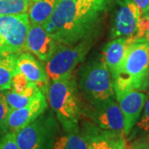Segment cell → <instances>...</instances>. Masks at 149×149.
<instances>
[{
  "mask_svg": "<svg viewBox=\"0 0 149 149\" xmlns=\"http://www.w3.org/2000/svg\"><path fill=\"white\" fill-rule=\"evenodd\" d=\"M102 9L97 0H57L52 16L42 26L60 45H73L90 36Z\"/></svg>",
  "mask_w": 149,
  "mask_h": 149,
  "instance_id": "6da1fadb",
  "label": "cell"
},
{
  "mask_svg": "<svg viewBox=\"0 0 149 149\" xmlns=\"http://www.w3.org/2000/svg\"><path fill=\"white\" fill-rule=\"evenodd\" d=\"M149 42L136 40L128 47L122 64L112 75L115 95L148 89Z\"/></svg>",
  "mask_w": 149,
  "mask_h": 149,
  "instance_id": "7a4b0ae2",
  "label": "cell"
},
{
  "mask_svg": "<svg viewBox=\"0 0 149 149\" xmlns=\"http://www.w3.org/2000/svg\"><path fill=\"white\" fill-rule=\"evenodd\" d=\"M48 101L65 133L79 129L82 109L76 82L71 74L52 81L48 89Z\"/></svg>",
  "mask_w": 149,
  "mask_h": 149,
  "instance_id": "3957f363",
  "label": "cell"
},
{
  "mask_svg": "<svg viewBox=\"0 0 149 149\" xmlns=\"http://www.w3.org/2000/svg\"><path fill=\"white\" fill-rule=\"evenodd\" d=\"M79 84L92 106L116 98L111 73L104 60L85 66L80 74Z\"/></svg>",
  "mask_w": 149,
  "mask_h": 149,
  "instance_id": "277c9868",
  "label": "cell"
},
{
  "mask_svg": "<svg viewBox=\"0 0 149 149\" xmlns=\"http://www.w3.org/2000/svg\"><path fill=\"white\" fill-rule=\"evenodd\" d=\"M92 42L89 36L73 45H59L46 62L45 69L48 80L54 81L72 74L76 65L85 59Z\"/></svg>",
  "mask_w": 149,
  "mask_h": 149,
  "instance_id": "5b68a950",
  "label": "cell"
},
{
  "mask_svg": "<svg viewBox=\"0 0 149 149\" xmlns=\"http://www.w3.org/2000/svg\"><path fill=\"white\" fill-rule=\"evenodd\" d=\"M30 26L27 13L0 16V53L8 56L23 52Z\"/></svg>",
  "mask_w": 149,
  "mask_h": 149,
  "instance_id": "8992f818",
  "label": "cell"
},
{
  "mask_svg": "<svg viewBox=\"0 0 149 149\" xmlns=\"http://www.w3.org/2000/svg\"><path fill=\"white\" fill-rule=\"evenodd\" d=\"M57 131L52 116L40 115L33 122L15 133L18 149H49Z\"/></svg>",
  "mask_w": 149,
  "mask_h": 149,
  "instance_id": "52a82bcc",
  "label": "cell"
},
{
  "mask_svg": "<svg viewBox=\"0 0 149 149\" xmlns=\"http://www.w3.org/2000/svg\"><path fill=\"white\" fill-rule=\"evenodd\" d=\"M115 99L93 106L89 115L91 120L101 130L124 135V119Z\"/></svg>",
  "mask_w": 149,
  "mask_h": 149,
  "instance_id": "ba28073f",
  "label": "cell"
},
{
  "mask_svg": "<svg viewBox=\"0 0 149 149\" xmlns=\"http://www.w3.org/2000/svg\"><path fill=\"white\" fill-rule=\"evenodd\" d=\"M140 12L133 0H122L116 12L111 30V38L129 37L133 42L140 19Z\"/></svg>",
  "mask_w": 149,
  "mask_h": 149,
  "instance_id": "9c48e42d",
  "label": "cell"
},
{
  "mask_svg": "<svg viewBox=\"0 0 149 149\" xmlns=\"http://www.w3.org/2000/svg\"><path fill=\"white\" fill-rule=\"evenodd\" d=\"M60 45L42 25H31L28 30L24 52L34 55L42 62H47Z\"/></svg>",
  "mask_w": 149,
  "mask_h": 149,
  "instance_id": "30bf717a",
  "label": "cell"
},
{
  "mask_svg": "<svg viewBox=\"0 0 149 149\" xmlns=\"http://www.w3.org/2000/svg\"><path fill=\"white\" fill-rule=\"evenodd\" d=\"M47 108L46 96L42 91H39L32 101L26 106L10 110L7 121L8 132H16L28 125L42 115Z\"/></svg>",
  "mask_w": 149,
  "mask_h": 149,
  "instance_id": "8fae6325",
  "label": "cell"
},
{
  "mask_svg": "<svg viewBox=\"0 0 149 149\" xmlns=\"http://www.w3.org/2000/svg\"><path fill=\"white\" fill-rule=\"evenodd\" d=\"M115 97L124 119V136L128 137L142 113L147 96L142 91H130Z\"/></svg>",
  "mask_w": 149,
  "mask_h": 149,
  "instance_id": "7c38bea8",
  "label": "cell"
},
{
  "mask_svg": "<svg viewBox=\"0 0 149 149\" xmlns=\"http://www.w3.org/2000/svg\"><path fill=\"white\" fill-rule=\"evenodd\" d=\"M16 70L17 73L23 74L27 80L37 84V87L42 88L48 81L46 69L42 62L30 52H21L17 55Z\"/></svg>",
  "mask_w": 149,
  "mask_h": 149,
  "instance_id": "4fadbf2b",
  "label": "cell"
},
{
  "mask_svg": "<svg viewBox=\"0 0 149 149\" xmlns=\"http://www.w3.org/2000/svg\"><path fill=\"white\" fill-rule=\"evenodd\" d=\"M132 41L129 37H121L113 39L104 49L103 60L106 63L111 74L117 71L125 57Z\"/></svg>",
  "mask_w": 149,
  "mask_h": 149,
  "instance_id": "5bb4252c",
  "label": "cell"
},
{
  "mask_svg": "<svg viewBox=\"0 0 149 149\" xmlns=\"http://www.w3.org/2000/svg\"><path fill=\"white\" fill-rule=\"evenodd\" d=\"M57 0H34L29 2L27 15L31 25H44L51 17Z\"/></svg>",
  "mask_w": 149,
  "mask_h": 149,
  "instance_id": "9a60e30c",
  "label": "cell"
},
{
  "mask_svg": "<svg viewBox=\"0 0 149 149\" xmlns=\"http://www.w3.org/2000/svg\"><path fill=\"white\" fill-rule=\"evenodd\" d=\"M85 133L89 140L88 149H112L113 139L118 135H123L109 133L95 127H89Z\"/></svg>",
  "mask_w": 149,
  "mask_h": 149,
  "instance_id": "2e32d148",
  "label": "cell"
},
{
  "mask_svg": "<svg viewBox=\"0 0 149 149\" xmlns=\"http://www.w3.org/2000/svg\"><path fill=\"white\" fill-rule=\"evenodd\" d=\"M88 145L86 133H80L78 129L61 137L54 144V149H88Z\"/></svg>",
  "mask_w": 149,
  "mask_h": 149,
  "instance_id": "e0dca14e",
  "label": "cell"
},
{
  "mask_svg": "<svg viewBox=\"0 0 149 149\" xmlns=\"http://www.w3.org/2000/svg\"><path fill=\"white\" fill-rule=\"evenodd\" d=\"M17 55L5 56L0 61V91H8L12 88V81L16 70Z\"/></svg>",
  "mask_w": 149,
  "mask_h": 149,
  "instance_id": "ac0fdd59",
  "label": "cell"
},
{
  "mask_svg": "<svg viewBox=\"0 0 149 149\" xmlns=\"http://www.w3.org/2000/svg\"><path fill=\"white\" fill-rule=\"evenodd\" d=\"M28 7L27 0H0V16L27 13Z\"/></svg>",
  "mask_w": 149,
  "mask_h": 149,
  "instance_id": "d6986e66",
  "label": "cell"
},
{
  "mask_svg": "<svg viewBox=\"0 0 149 149\" xmlns=\"http://www.w3.org/2000/svg\"><path fill=\"white\" fill-rule=\"evenodd\" d=\"M148 132H149V96L146 98L142 113L128 136V141Z\"/></svg>",
  "mask_w": 149,
  "mask_h": 149,
  "instance_id": "ffe728a7",
  "label": "cell"
},
{
  "mask_svg": "<svg viewBox=\"0 0 149 149\" xmlns=\"http://www.w3.org/2000/svg\"><path fill=\"white\" fill-rule=\"evenodd\" d=\"M36 95L33 96L27 95L17 93L10 89V90H8V91L4 94V96H5L7 104L9 107V109L13 110V109H20V108L26 106L32 101V100L36 96Z\"/></svg>",
  "mask_w": 149,
  "mask_h": 149,
  "instance_id": "44dd1931",
  "label": "cell"
},
{
  "mask_svg": "<svg viewBox=\"0 0 149 149\" xmlns=\"http://www.w3.org/2000/svg\"><path fill=\"white\" fill-rule=\"evenodd\" d=\"M9 112L10 109L6 101L4 94L0 93V135L8 132L7 121Z\"/></svg>",
  "mask_w": 149,
  "mask_h": 149,
  "instance_id": "7402d4cb",
  "label": "cell"
},
{
  "mask_svg": "<svg viewBox=\"0 0 149 149\" xmlns=\"http://www.w3.org/2000/svg\"><path fill=\"white\" fill-rule=\"evenodd\" d=\"M141 39L149 42V12L140 17L138 31L133 37V42Z\"/></svg>",
  "mask_w": 149,
  "mask_h": 149,
  "instance_id": "603a6c76",
  "label": "cell"
},
{
  "mask_svg": "<svg viewBox=\"0 0 149 149\" xmlns=\"http://www.w3.org/2000/svg\"><path fill=\"white\" fill-rule=\"evenodd\" d=\"M127 149H149V132L126 141Z\"/></svg>",
  "mask_w": 149,
  "mask_h": 149,
  "instance_id": "cb8c5ba5",
  "label": "cell"
},
{
  "mask_svg": "<svg viewBox=\"0 0 149 149\" xmlns=\"http://www.w3.org/2000/svg\"><path fill=\"white\" fill-rule=\"evenodd\" d=\"M0 149H18L14 132H7L0 139Z\"/></svg>",
  "mask_w": 149,
  "mask_h": 149,
  "instance_id": "d4e9b609",
  "label": "cell"
},
{
  "mask_svg": "<svg viewBox=\"0 0 149 149\" xmlns=\"http://www.w3.org/2000/svg\"><path fill=\"white\" fill-rule=\"evenodd\" d=\"M124 137V135H118L115 137L112 143V149H127Z\"/></svg>",
  "mask_w": 149,
  "mask_h": 149,
  "instance_id": "484cf974",
  "label": "cell"
},
{
  "mask_svg": "<svg viewBox=\"0 0 149 149\" xmlns=\"http://www.w3.org/2000/svg\"><path fill=\"white\" fill-rule=\"evenodd\" d=\"M138 6L141 16L149 12V0H133Z\"/></svg>",
  "mask_w": 149,
  "mask_h": 149,
  "instance_id": "4316f807",
  "label": "cell"
},
{
  "mask_svg": "<svg viewBox=\"0 0 149 149\" xmlns=\"http://www.w3.org/2000/svg\"><path fill=\"white\" fill-rule=\"evenodd\" d=\"M107 1H108V0H97L98 3L100 6H102L103 8H104V4H105V3H106Z\"/></svg>",
  "mask_w": 149,
  "mask_h": 149,
  "instance_id": "83f0119b",
  "label": "cell"
},
{
  "mask_svg": "<svg viewBox=\"0 0 149 149\" xmlns=\"http://www.w3.org/2000/svg\"><path fill=\"white\" fill-rule=\"evenodd\" d=\"M4 56H3V55H2V54L0 53V61H2L3 59L4 58Z\"/></svg>",
  "mask_w": 149,
  "mask_h": 149,
  "instance_id": "f1b7e54d",
  "label": "cell"
},
{
  "mask_svg": "<svg viewBox=\"0 0 149 149\" xmlns=\"http://www.w3.org/2000/svg\"><path fill=\"white\" fill-rule=\"evenodd\" d=\"M148 89L149 91V73H148Z\"/></svg>",
  "mask_w": 149,
  "mask_h": 149,
  "instance_id": "f546056e",
  "label": "cell"
},
{
  "mask_svg": "<svg viewBox=\"0 0 149 149\" xmlns=\"http://www.w3.org/2000/svg\"><path fill=\"white\" fill-rule=\"evenodd\" d=\"M27 1H29V2H30V1H34V0H27Z\"/></svg>",
  "mask_w": 149,
  "mask_h": 149,
  "instance_id": "4dcf8cb0",
  "label": "cell"
},
{
  "mask_svg": "<svg viewBox=\"0 0 149 149\" xmlns=\"http://www.w3.org/2000/svg\"><path fill=\"white\" fill-rule=\"evenodd\" d=\"M71 1H77V0H71Z\"/></svg>",
  "mask_w": 149,
  "mask_h": 149,
  "instance_id": "1f68e13d",
  "label": "cell"
}]
</instances>
